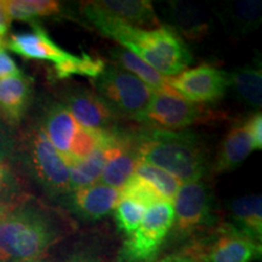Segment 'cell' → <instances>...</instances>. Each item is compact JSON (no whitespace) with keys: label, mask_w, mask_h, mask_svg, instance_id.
<instances>
[{"label":"cell","mask_w":262,"mask_h":262,"mask_svg":"<svg viewBox=\"0 0 262 262\" xmlns=\"http://www.w3.org/2000/svg\"><path fill=\"white\" fill-rule=\"evenodd\" d=\"M111 56L114 58L116 64L120 68L134 74L139 78L141 81H143L147 86H149L153 91H162V93H176L169 85V78L163 77L158 73L155 68H152L148 63L141 60L139 56H136L133 52L127 51L126 49H114L111 51Z\"/></svg>","instance_id":"21"},{"label":"cell","mask_w":262,"mask_h":262,"mask_svg":"<svg viewBox=\"0 0 262 262\" xmlns=\"http://www.w3.org/2000/svg\"><path fill=\"white\" fill-rule=\"evenodd\" d=\"M247 126L253 139L254 148H262V116L260 112H256L247 120Z\"/></svg>","instance_id":"31"},{"label":"cell","mask_w":262,"mask_h":262,"mask_svg":"<svg viewBox=\"0 0 262 262\" xmlns=\"http://www.w3.org/2000/svg\"><path fill=\"white\" fill-rule=\"evenodd\" d=\"M130 140L141 162L169 172L180 182L202 180L208 153L198 134L189 130H140Z\"/></svg>","instance_id":"2"},{"label":"cell","mask_w":262,"mask_h":262,"mask_svg":"<svg viewBox=\"0 0 262 262\" xmlns=\"http://www.w3.org/2000/svg\"><path fill=\"white\" fill-rule=\"evenodd\" d=\"M198 262H251L260 258V242L254 241L231 224L221 226L208 241L188 248Z\"/></svg>","instance_id":"9"},{"label":"cell","mask_w":262,"mask_h":262,"mask_svg":"<svg viewBox=\"0 0 262 262\" xmlns=\"http://www.w3.org/2000/svg\"><path fill=\"white\" fill-rule=\"evenodd\" d=\"M122 142L123 133H120L119 139H118L116 143L100 147V148L95 149L86 158L68 165L71 191L72 189L94 185L101 178V173L103 171L107 160L113 155H116Z\"/></svg>","instance_id":"18"},{"label":"cell","mask_w":262,"mask_h":262,"mask_svg":"<svg viewBox=\"0 0 262 262\" xmlns=\"http://www.w3.org/2000/svg\"><path fill=\"white\" fill-rule=\"evenodd\" d=\"M4 5L10 19L27 22L55 16L61 11V3L54 0H6Z\"/></svg>","instance_id":"24"},{"label":"cell","mask_w":262,"mask_h":262,"mask_svg":"<svg viewBox=\"0 0 262 262\" xmlns=\"http://www.w3.org/2000/svg\"><path fill=\"white\" fill-rule=\"evenodd\" d=\"M90 4L97 11L134 27L158 25L152 3L146 0H103Z\"/></svg>","instance_id":"17"},{"label":"cell","mask_w":262,"mask_h":262,"mask_svg":"<svg viewBox=\"0 0 262 262\" xmlns=\"http://www.w3.org/2000/svg\"><path fill=\"white\" fill-rule=\"evenodd\" d=\"M158 262H198L196 258L194 257V255L191 253L189 249H185V250L178 251V253L170 254L168 256H165L162 260H159Z\"/></svg>","instance_id":"32"},{"label":"cell","mask_w":262,"mask_h":262,"mask_svg":"<svg viewBox=\"0 0 262 262\" xmlns=\"http://www.w3.org/2000/svg\"><path fill=\"white\" fill-rule=\"evenodd\" d=\"M205 110L201 104L191 103L183 100L178 93L155 91L148 107L139 119L148 129L178 131L202 119Z\"/></svg>","instance_id":"10"},{"label":"cell","mask_w":262,"mask_h":262,"mask_svg":"<svg viewBox=\"0 0 262 262\" xmlns=\"http://www.w3.org/2000/svg\"><path fill=\"white\" fill-rule=\"evenodd\" d=\"M120 196L130 198L140 204L145 205L146 208L158 204V203L165 202L163 196L156 191L148 182L134 173L127 182L122 187Z\"/></svg>","instance_id":"28"},{"label":"cell","mask_w":262,"mask_h":262,"mask_svg":"<svg viewBox=\"0 0 262 262\" xmlns=\"http://www.w3.org/2000/svg\"><path fill=\"white\" fill-rule=\"evenodd\" d=\"M10 150H11V141H10L4 126L0 122V162L9 155Z\"/></svg>","instance_id":"33"},{"label":"cell","mask_w":262,"mask_h":262,"mask_svg":"<svg viewBox=\"0 0 262 262\" xmlns=\"http://www.w3.org/2000/svg\"><path fill=\"white\" fill-rule=\"evenodd\" d=\"M98 97L117 118L139 122L148 107L155 91L134 74L117 64L106 66L102 73L94 79Z\"/></svg>","instance_id":"5"},{"label":"cell","mask_w":262,"mask_h":262,"mask_svg":"<svg viewBox=\"0 0 262 262\" xmlns=\"http://www.w3.org/2000/svg\"><path fill=\"white\" fill-rule=\"evenodd\" d=\"M173 225L172 203L162 202L147 209L139 227L124 241L117 262H153Z\"/></svg>","instance_id":"6"},{"label":"cell","mask_w":262,"mask_h":262,"mask_svg":"<svg viewBox=\"0 0 262 262\" xmlns=\"http://www.w3.org/2000/svg\"><path fill=\"white\" fill-rule=\"evenodd\" d=\"M18 204L19 203H16L14 199L12 188L4 182V180H0V217H3L6 212Z\"/></svg>","instance_id":"30"},{"label":"cell","mask_w":262,"mask_h":262,"mask_svg":"<svg viewBox=\"0 0 262 262\" xmlns=\"http://www.w3.org/2000/svg\"><path fill=\"white\" fill-rule=\"evenodd\" d=\"M106 63L102 58L91 57L88 54H83L81 56L72 54V56L63 63L55 66V74L60 79H66L72 75H84L95 79L102 73Z\"/></svg>","instance_id":"26"},{"label":"cell","mask_w":262,"mask_h":262,"mask_svg":"<svg viewBox=\"0 0 262 262\" xmlns=\"http://www.w3.org/2000/svg\"><path fill=\"white\" fill-rule=\"evenodd\" d=\"M225 22L237 35L255 31L261 22V2L244 0L228 4L222 12Z\"/></svg>","instance_id":"23"},{"label":"cell","mask_w":262,"mask_h":262,"mask_svg":"<svg viewBox=\"0 0 262 262\" xmlns=\"http://www.w3.org/2000/svg\"><path fill=\"white\" fill-rule=\"evenodd\" d=\"M63 104L81 126L108 133L118 130V118L93 91L84 88L71 89Z\"/></svg>","instance_id":"13"},{"label":"cell","mask_w":262,"mask_h":262,"mask_svg":"<svg viewBox=\"0 0 262 262\" xmlns=\"http://www.w3.org/2000/svg\"><path fill=\"white\" fill-rule=\"evenodd\" d=\"M168 80L170 88L183 100L195 104L216 102L225 96L229 88L228 72L210 64L183 71Z\"/></svg>","instance_id":"11"},{"label":"cell","mask_w":262,"mask_h":262,"mask_svg":"<svg viewBox=\"0 0 262 262\" xmlns=\"http://www.w3.org/2000/svg\"><path fill=\"white\" fill-rule=\"evenodd\" d=\"M134 173L148 182L163 196L165 202L171 203L179 187L181 186V182L172 175H170L169 172L164 171L155 165H150L148 163L141 162V160L137 163Z\"/></svg>","instance_id":"25"},{"label":"cell","mask_w":262,"mask_h":262,"mask_svg":"<svg viewBox=\"0 0 262 262\" xmlns=\"http://www.w3.org/2000/svg\"><path fill=\"white\" fill-rule=\"evenodd\" d=\"M147 208L130 198L120 196L119 202L114 208V217L118 228L124 233L130 235L142 222Z\"/></svg>","instance_id":"27"},{"label":"cell","mask_w":262,"mask_h":262,"mask_svg":"<svg viewBox=\"0 0 262 262\" xmlns=\"http://www.w3.org/2000/svg\"><path fill=\"white\" fill-rule=\"evenodd\" d=\"M139 157L130 140V134L123 133V142L116 155L107 160L101 180L104 185L116 189H122L131 176L135 172L139 163Z\"/></svg>","instance_id":"20"},{"label":"cell","mask_w":262,"mask_h":262,"mask_svg":"<svg viewBox=\"0 0 262 262\" xmlns=\"http://www.w3.org/2000/svg\"><path fill=\"white\" fill-rule=\"evenodd\" d=\"M32 98V80L24 74L0 79V113L9 124H18Z\"/></svg>","instance_id":"15"},{"label":"cell","mask_w":262,"mask_h":262,"mask_svg":"<svg viewBox=\"0 0 262 262\" xmlns=\"http://www.w3.org/2000/svg\"><path fill=\"white\" fill-rule=\"evenodd\" d=\"M4 179V170H3V165L0 164V180Z\"/></svg>","instance_id":"36"},{"label":"cell","mask_w":262,"mask_h":262,"mask_svg":"<svg viewBox=\"0 0 262 262\" xmlns=\"http://www.w3.org/2000/svg\"><path fill=\"white\" fill-rule=\"evenodd\" d=\"M231 225L254 241L262 238V201L260 194H248L229 203Z\"/></svg>","instance_id":"19"},{"label":"cell","mask_w":262,"mask_h":262,"mask_svg":"<svg viewBox=\"0 0 262 262\" xmlns=\"http://www.w3.org/2000/svg\"><path fill=\"white\" fill-rule=\"evenodd\" d=\"M10 22H11V19H10L8 12H6L4 2L0 0V39L4 38L6 33H8Z\"/></svg>","instance_id":"34"},{"label":"cell","mask_w":262,"mask_h":262,"mask_svg":"<svg viewBox=\"0 0 262 262\" xmlns=\"http://www.w3.org/2000/svg\"><path fill=\"white\" fill-rule=\"evenodd\" d=\"M42 129L67 165L83 160L100 147L113 145L119 139V130L108 133L81 126L62 103L54 104L48 111Z\"/></svg>","instance_id":"4"},{"label":"cell","mask_w":262,"mask_h":262,"mask_svg":"<svg viewBox=\"0 0 262 262\" xmlns=\"http://www.w3.org/2000/svg\"><path fill=\"white\" fill-rule=\"evenodd\" d=\"M4 44L5 41L0 42V79H4V78L9 77H16V75L22 74V72L19 71L17 64L15 63V61L6 52L4 49Z\"/></svg>","instance_id":"29"},{"label":"cell","mask_w":262,"mask_h":262,"mask_svg":"<svg viewBox=\"0 0 262 262\" xmlns=\"http://www.w3.org/2000/svg\"><path fill=\"white\" fill-rule=\"evenodd\" d=\"M229 86L243 102L254 110L262 104V74L256 67H242L229 73Z\"/></svg>","instance_id":"22"},{"label":"cell","mask_w":262,"mask_h":262,"mask_svg":"<svg viewBox=\"0 0 262 262\" xmlns=\"http://www.w3.org/2000/svg\"><path fill=\"white\" fill-rule=\"evenodd\" d=\"M64 262H101V260L90 251H79V253L72 255Z\"/></svg>","instance_id":"35"},{"label":"cell","mask_w":262,"mask_h":262,"mask_svg":"<svg viewBox=\"0 0 262 262\" xmlns=\"http://www.w3.org/2000/svg\"><path fill=\"white\" fill-rule=\"evenodd\" d=\"M61 237L54 215L19 203L0 217V262L39 261Z\"/></svg>","instance_id":"3"},{"label":"cell","mask_w":262,"mask_h":262,"mask_svg":"<svg viewBox=\"0 0 262 262\" xmlns=\"http://www.w3.org/2000/svg\"><path fill=\"white\" fill-rule=\"evenodd\" d=\"M253 150L254 143L247 122L235 124L222 141L214 163V172L222 173L237 169Z\"/></svg>","instance_id":"16"},{"label":"cell","mask_w":262,"mask_h":262,"mask_svg":"<svg viewBox=\"0 0 262 262\" xmlns=\"http://www.w3.org/2000/svg\"><path fill=\"white\" fill-rule=\"evenodd\" d=\"M26 163L34 179L51 196H63L71 192L68 165L51 145L44 129L32 130L25 146Z\"/></svg>","instance_id":"7"},{"label":"cell","mask_w":262,"mask_h":262,"mask_svg":"<svg viewBox=\"0 0 262 262\" xmlns=\"http://www.w3.org/2000/svg\"><path fill=\"white\" fill-rule=\"evenodd\" d=\"M32 32L12 34L5 47L15 54L27 60L51 61L58 66L72 56L71 52L63 50L50 38L47 31L35 22H32Z\"/></svg>","instance_id":"14"},{"label":"cell","mask_w":262,"mask_h":262,"mask_svg":"<svg viewBox=\"0 0 262 262\" xmlns=\"http://www.w3.org/2000/svg\"><path fill=\"white\" fill-rule=\"evenodd\" d=\"M172 202V226L176 237H191L214 224L212 194L208 183L203 180L183 182Z\"/></svg>","instance_id":"8"},{"label":"cell","mask_w":262,"mask_h":262,"mask_svg":"<svg viewBox=\"0 0 262 262\" xmlns=\"http://www.w3.org/2000/svg\"><path fill=\"white\" fill-rule=\"evenodd\" d=\"M32 262H45V261H42V260H39V261H32Z\"/></svg>","instance_id":"37"},{"label":"cell","mask_w":262,"mask_h":262,"mask_svg":"<svg viewBox=\"0 0 262 262\" xmlns=\"http://www.w3.org/2000/svg\"><path fill=\"white\" fill-rule=\"evenodd\" d=\"M66 208L86 221H96L114 210L120 199V191L104 183L72 189L62 196Z\"/></svg>","instance_id":"12"},{"label":"cell","mask_w":262,"mask_h":262,"mask_svg":"<svg viewBox=\"0 0 262 262\" xmlns=\"http://www.w3.org/2000/svg\"><path fill=\"white\" fill-rule=\"evenodd\" d=\"M81 10L101 34L119 42L163 77H175L191 64V51L183 39L169 26L155 29L134 27L97 11L90 3L83 4Z\"/></svg>","instance_id":"1"}]
</instances>
